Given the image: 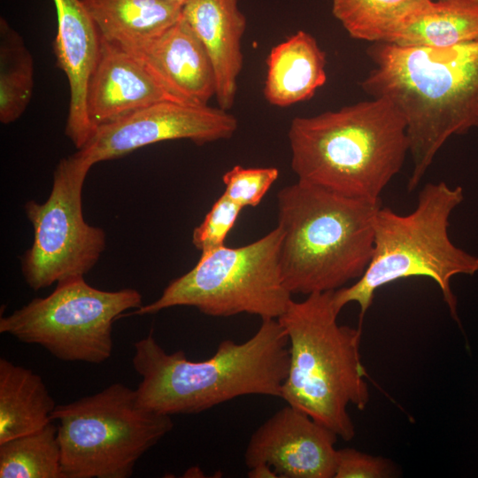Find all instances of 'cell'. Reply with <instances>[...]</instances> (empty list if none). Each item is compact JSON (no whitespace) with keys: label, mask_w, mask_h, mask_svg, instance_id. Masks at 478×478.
Here are the masks:
<instances>
[{"label":"cell","mask_w":478,"mask_h":478,"mask_svg":"<svg viewBox=\"0 0 478 478\" xmlns=\"http://www.w3.org/2000/svg\"><path fill=\"white\" fill-rule=\"evenodd\" d=\"M367 55L374 67L363 90L390 101L406 123L412 192L451 135L478 127V41L447 48L374 42Z\"/></svg>","instance_id":"6da1fadb"},{"label":"cell","mask_w":478,"mask_h":478,"mask_svg":"<svg viewBox=\"0 0 478 478\" xmlns=\"http://www.w3.org/2000/svg\"><path fill=\"white\" fill-rule=\"evenodd\" d=\"M132 364L142 377L141 406L166 415L204 412L236 397H281L289 364V338L277 319L262 320L243 343H220L209 358L193 361L182 351L168 353L153 330L134 344Z\"/></svg>","instance_id":"7a4b0ae2"},{"label":"cell","mask_w":478,"mask_h":478,"mask_svg":"<svg viewBox=\"0 0 478 478\" xmlns=\"http://www.w3.org/2000/svg\"><path fill=\"white\" fill-rule=\"evenodd\" d=\"M288 138L298 181L369 201H381L409 152L405 120L383 97L295 117Z\"/></svg>","instance_id":"3957f363"},{"label":"cell","mask_w":478,"mask_h":478,"mask_svg":"<svg viewBox=\"0 0 478 478\" xmlns=\"http://www.w3.org/2000/svg\"><path fill=\"white\" fill-rule=\"evenodd\" d=\"M382 201L348 197L298 181L277 194L281 268L293 294L334 291L357 281L374 249Z\"/></svg>","instance_id":"277c9868"},{"label":"cell","mask_w":478,"mask_h":478,"mask_svg":"<svg viewBox=\"0 0 478 478\" xmlns=\"http://www.w3.org/2000/svg\"><path fill=\"white\" fill-rule=\"evenodd\" d=\"M334 291L291 299L277 319L289 342L281 398L351 441L356 430L348 406L364 410L370 393L360 354L361 328L338 323Z\"/></svg>","instance_id":"5b68a950"},{"label":"cell","mask_w":478,"mask_h":478,"mask_svg":"<svg viewBox=\"0 0 478 478\" xmlns=\"http://www.w3.org/2000/svg\"><path fill=\"white\" fill-rule=\"evenodd\" d=\"M463 200L460 186L440 181L420 189L417 204L408 214L381 206L370 262L360 278L334 291L336 309L341 312L356 303L362 319L381 287L401 279L427 277L437 284L451 317L459 322L451 278L478 271V257L456 246L449 236L450 216Z\"/></svg>","instance_id":"8992f818"},{"label":"cell","mask_w":478,"mask_h":478,"mask_svg":"<svg viewBox=\"0 0 478 478\" xmlns=\"http://www.w3.org/2000/svg\"><path fill=\"white\" fill-rule=\"evenodd\" d=\"M57 420L65 478H127L137 461L173 428L171 415L141 406L136 390L115 382L58 405Z\"/></svg>","instance_id":"52a82bcc"},{"label":"cell","mask_w":478,"mask_h":478,"mask_svg":"<svg viewBox=\"0 0 478 478\" xmlns=\"http://www.w3.org/2000/svg\"><path fill=\"white\" fill-rule=\"evenodd\" d=\"M282 231L276 226L263 237L236 248L223 245L201 253L195 266L173 280L161 296L132 314H154L191 306L212 317L240 313L278 319L291 301L281 268Z\"/></svg>","instance_id":"ba28073f"},{"label":"cell","mask_w":478,"mask_h":478,"mask_svg":"<svg viewBox=\"0 0 478 478\" xmlns=\"http://www.w3.org/2000/svg\"><path fill=\"white\" fill-rule=\"evenodd\" d=\"M142 305L135 289L102 290L73 276L58 281L49 296L1 317L0 333L40 345L62 361L101 364L112 353L113 322Z\"/></svg>","instance_id":"9c48e42d"},{"label":"cell","mask_w":478,"mask_h":478,"mask_svg":"<svg viewBox=\"0 0 478 478\" xmlns=\"http://www.w3.org/2000/svg\"><path fill=\"white\" fill-rule=\"evenodd\" d=\"M92 166L77 152L62 158L54 170L48 199L25 204L34 241L21 258V270L34 290L84 276L104 251V231L88 224L82 214V187Z\"/></svg>","instance_id":"30bf717a"},{"label":"cell","mask_w":478,"mask_h":478,"mask_svg":"<svg viewBox=\"0 0 478 478\" xmlns=\"http://www.w3.org/2000/svg\"><path fill=\"white\" fill-rule=\"evenodd\" d=\"M237 127L236 118L220 107L162 101L95 128L77 153L94 165L164 141L187 139L202 145L227 140Z\"/></svg>","instance_id":"8fae6325"},{"label":"cell","mask_w":478,"mask_h":478,"mask_svg":"<svg viewBox=\"0 0 478 478\" xmlns=\"http://www.w3.org/2000/svg\"><path fill=\"white\" fill-rule=\"evenodd\" d=\"M337 438L331 429L287 405L252 433L244 463L248 468L267 464L281 478H334Z\"/></svg>","instance_id":"7c38bea8"},{"label":"cell","mask_w":478,"mask_h":478,"mask_svg":"<svg viewBox=\"0 0 478 478\" xmlns=\"http://www.w3.org/2000/svg\"><path fill=\"white\" fill-rule=\"evenodd\" d=\"M131 55L143 63L174 102L207 105L215 96V76L209 56L182 16Z\"/></svg>","instance_id":"4fadbf2b"},{"label":"cell","mask_w":478,"mask_h":478,"mask_svg":"<svg viewBox=\"0 0 478 478\" xmlns=\"http://www.w3.org/2000/svg\"><path fill=\"white\" fill-rule=\"evenodd\" d=\"M58 28L54 52L70 88L66 134L79 150L93 133L87 114V92L101 49L98 30L82 0H53Z\"/></svg>","instance_id":"5bb4252c"},{"label":"cell","mask_w":478,"mask_h":478,"mask_svg":"<svg viewBox=\"0 0 478 478\" xmlns=\"http://www.w3.org/2000/svg\"><path fill=\"white\" fill-rule=\"evenodd\" d=\"M162 101L173 100L143 63L101 39L100 54L87 92V114L93 131Z\"/></svg>","instance_id":"9a60e30c"},{"label":"cell","mask_w":478,"mask_h":478,"mask_svg":"<svg viewBox=\"0 0 478 478\" xmlns=\"http://www.w3.org/2000/svg\"><path fill=\"white\" fill-rule=\"evenodd\" d=\"M182 17L209 56L219 107L228 111L235 103L243 62L242 38L246 18L238 0H187L182 5Z\"/></svg>","instance_id":"2e32d148"},{"label":"cell","mask_w":478,"mask_h":478,"mask_svg":"<svg viewBox=\"0 0 478 478\" xmlns=\"http://www.w3.org/2000/svg\"><path fill=\"white\" fill-rule=\"evenodd\" d=\"M326 53L316 39L300 30L272 48L266 58L264 96L274 106L310 99L327 81Z\"/></svg>","instance_id":"e0dca14e"},{"label":"cell","mask_w":478,"mask_h":478,"mask_svg":"<svg viewBox=\"0 0 478 478\" xmlns=\"http://www.w3.org/2000/svg\"><path fill=\"white\" fill-rule=\"evenodd\" d=\"M101 39L132 54L159 36L182 16V5L168 0H82Z\"/></svg>","instance_id":"ac0fdd59"},{"label":"cell","mask_w":478,"mask_h":478,"mask_svg":"<svg viewBox=\"0 0 478 478\" xmlns=\"http://www.w3.org/2000/svg\"><path fill=\"white\" fill-rule=\"evenodd\" d=\"M56 406L39 374L0 358V443L43 428Z\"/></svg>","instance_id":"d6986e66"},{"label":"cell","mask_w":478,"mask_h":478,"mask_svg":"<svg viewBox=\"0 0 478 478\" xmlns=\"http://www.w3.org/2000/svg\"><path fill=\"white\" fill-rule=\"evenodd\" d=\"M477 41L478 0H432L410 16L387 42L447 48Z\"/></svg>","instance_id":"ffe728a7"},{"label":"cell","mask_w":478,"mask_h":478,"mask_svg":"<svg viewBox=\"0 0 478 478\" xmlns=\"http://www.w3.org/2000/svg\"><path fill=\"white\" fill-rule=\"evenodd\" d=\"M432 0H332V12L351 37L387 42L414 12Z\"/></svg>","instance_id":"44dd1931"},{"label":"cell","mask_w":478,"mask_h":478,"mask_svg":"<svg viewBox=\"0 0 478 478\" xmlns=\"http://www.w3.org/2000/svg\"><path fill=\"white\" fill-rule=\"evenodd\" d=\"M0 478H65L58 426L0 443Z\"/></svg>","instance_id":"7402d4cb"},{"label":"cell","mask_w":478,"mask_h":478,"mask_svg":"<svg viewBox=\"0 0 478 478\" xmlns=\"http://www.w3.org/2000/svg\"><path fill=\"white\" fill-rule=\"evenodd\" d=\"M34 89L32 55L19 35L0 22V120L9 124L27 109Z\"/></svg>","instance_id":"603a6c76"},{"label":"cell","mask_w":478,"mask_h":478,"mask_svg":"<svg viewBox=\"0 0 478 478\" xmlns=\"http://www.w3.org/2000/svg\"><path fill=\"white\" fill-rule=\"evenodd\" d=\"M279 177L276 167L233 166L222 175L225 186L223 194L233 202L244 207L260 204L265 195Z\"/></svg>","instance_id":"cb8c5ba5"},{"label":"cell","mask_w":478,"mask_h":478,"mask_svg":"<svg viewBox=\"0 0 478 478\" xmlns=\"http://www.w3.org/2000/svg\"><path fill=\"white\" fill-rule=\"evenodd\" d=\"M243 208L224 194L213 203L204 220L192 234L194 246L204 253L225 245Z\"/></svg>","instance_id":"d4e9b609"},{"label":"cell","mask_w":478,"mask_h":478,"mask_svg":"<svg viewBox=\"0 0 478 478\" xmlns=\"http://www.w3.org/2000/svg\"><path fill=\"white\" fill-rule=\"evenodd\" d=\"M392 463L353 448L337 450L334 478H387L394 476Z\"/></svg>","instance_id":"484cf974"},{"label":"cell","mask_w":478,"mask_h":478,"mask_svg":"<svg viewBox=\"0 0 478 478\" xmlns=\"http://www.w3.org/2000/svg\"><path fill=\"white\" fill-rule=\"evenodd\" d=\"M247 476L250 478H276L279 477L272 466L261 463L249 468Z\"/></svg>","instance_id":"4316f807"},{"label":"cell","mask_w":478,"mask_h":478,"mask_svg":"<svg viewBox=\"0 0 478 478\" xmlns=\"http://www.w3.org/2000/svg\"><path fill=\"white\" fill-rule=\"evenodd\" d=\"M183 5L187 0H168Z\"/></svg>","instance_id":"83f0119b"}]
</instances>
